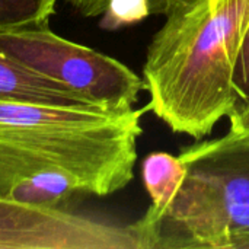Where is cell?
Instances as JSON below:
<instances>
[{"label": "cell", "mask_w": 249, "mask_h": 249, "mask_svg": "<svg viewBox=\"0 0 249 249\" xmlns=\"http://www.w3.org/2000/svg\"><path fill=\"white\" fill-rule=\"evenodd\" d=\"M149 111L0 101V197L67 209L125 188Z\"/></svg>", "instance_id": "6da1fadb"}, {"label": "cell", "mask_w": 249, "mask_h": 249, "mask_svg": "<svg viewBox=\"0 0 249 249\" xmlns=\"http://www.w3.org/2000/svg\"><path fill=\"white\" fill-rule=\"evenodd\" d=\"M249 29V0H178L143 64L150 111L174 133L200 140L238 104L236 61Z\"/></svg>", "instance_id": "7a4b0ae2"}, {"label": "cell", "mask_w": 249, "mask_h": 249, "mask_svg": "<svg viewBox=\"0 0 249 249\" xmlns=\"http://www.w3.org/2000/svg\"><path fill=\"white\" fill-rule=\"evenodd\" d=\"M187 175L153 225L134 222L143 249H249V136L184 147Z\"/></svg>", "instance_id": "3957f363"}, {"label": "cell", "mask_w": 249, "mask_h": 249, "mask_svg": "<svg viewBox=\"0 0 249 249\" xmlns=\"http://www.w3.org/2000/svg\"><path fill=\"white\" fill-rule=\"evenodd\" d=\"M0 51L90 107L128 111L144 90L143 79L124 63L61 38L48 25L0 32Z\"/></svg>", "instance_id": "277c9868"}, {"label": "cell", "mask_w": 249, "mask_h": 249, "mask_svg": "<svg viewBox=\"0 0 249 249\" xmlns=\"http://www.w3.org/2000/svg\"><path fill=\"white\" fill-rule=\"evenodd\" d=\"M0 249H142V241L134 223L117 226L0 197Z\"/></svg>", "instance_id": "5b68a950"}, {"label": "cell", "mask_w": 249, "mask_h": 249, "mask_svg": "<svg viewBox=\"0 0 249 249\" xmlns=\"http://www.w3.org/2000/svg\"><path fill=\"white\" fill-rule=\"evenodd\" d=\"M0 101L55 107L86 105L63 85L32 71L0 51ZM90 107V105H89Z\"/></svg>", "instance_id": "8992f818"}, {"label": "cell", "mask_w": 249, "mask_h": 249, "mask_svg": "<svg viewBox=\"0 0 249 249\" xmlns=\"http://www.w3.org/2000/svg\"><path fill=\"white\" fill-rule=\"evenodd\" d=\"M187 175L179 156L168 152H152L142 162L143 185L150 197V207L139 219L144 226L156 223L175 200Z\"/></svg>", "instance_id": "52a82bcc"}, {"label": "cell", "mask_w": 249, "mask_h": 249, "mask_svg": "<svg viewBox=\"0 0 249 249\" xmlns=\"http://www.w3.org/2000/svg\"><path fill=\"white\" fill-rule=\"evenodd\" d=\"M57 0H0V32L48 25Z\"/></svg>", "instance_id": "ba28073f"}, {"label": "cell", "mask_w": 249, "mask_h": 249, "mask_svg": "<svg viewBox=\"0 0 249 249\" xmlns=\"http://www.w3.org/2000/svg\"><path fill=\"white\" fill-rule=\"evenodd\" d=\"M101 16L99 26L102 29L117 31L152 16L150 0H109Z\"/></svg>", "instance_id": "9c48e42d"}, {"label": "cell", "mask_w": 249, "mask_h": 249, "mask_svg": "<svg viewBox=\"0 0 249 249\" xmlns=\"http://www.w3.org/2000/svg\"><path fill=\"white\" fill-rule=\"evenodd\" d=\"M85 18L101 16L109 0H64ZM178 0H150L152 15H166Z\"/></svg>", "instance_id": "30bf717a"}, {"label": "cell", "mask_w": 249, "mask_h": 249, "mask_svg": "<svg viewBox=\"0 0 249 249\" xmlns=\"http://www.w3.org/2000/svg\"><path fill=\"white\" fill-rule=\"evenodd\" d=\"M233 85H235V92L238 96L236 107L249 102V29L245 35V39H244L238 61H236Z\"/></svg>", "instance_id": "8fae6325"}, {"label": "cell", "mask_w": 249, "mask_h": 249, "mask_svg": "<svg viewBox=\"0 0 249 249\" xmlns=\"http://www.w3.org/2000/svg\"><path fill=\"white\" fill-rule=\"evenodd\" d=\"M231 127L229 133L231 136H249V102L244 105L235 107V109L228 115Z\"/></svg>", "instance_id": "7c38bea8"}]
</instances>
